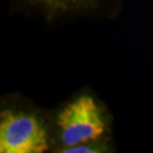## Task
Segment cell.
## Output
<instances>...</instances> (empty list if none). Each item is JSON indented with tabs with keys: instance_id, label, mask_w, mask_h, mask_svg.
<instances>
[{
	"instance_id": "cell-4",
	"label": "cell",
	"mask_w": 153,
	"mask_h": 153,
	"mask_svg": "<svg viewBox=\"0 0 153 153\" xmlns=\"http://www.w3.org/2000/svg\"><path fill=\"white\" fill-rule=\"evenodd\" d=\"M56 1L64 2V3H69V2H76V1H81V0H56Z\"/></svg>"
},
{
	"instance_id": "cell-2",
	"label": "cell",
	"mask_w": 153,
	"mask_h": 153,
	"mask_svg": "<svg viewBox=\"0 0 153 153\" xmlns=\"http://www.w3.org/2000/svg\"><path fill=\"white\" fill-rule=\"evenodd\" d=\"M48 134L35 115L5 111L0 115V152L41 153L48 149Z\"/></svg>"
},
{
	"instance_id": "cell-3",
	"label": "cell",
	"mask_w": 153,
	"mask_h": 153,
	"mask_svg": "<svg viewBox=\"0 0 153 153\" xmlns=\"http://www.w3.org/2000/svg\"><path fill=\"white\" fill-rule=\"evenodd\" d=\"M99 147L94 145H90L88 143H85V144H79L73 146V147L65 148L62 152L67 153H79V152H99Z\"/></svg>"
},
{
	"instance_id": "cell-1",
	"label": "cell",
	"mask_w": 153,
	"mask_h": 153,
	"mask_svg": "<svg viewBox=\"0 0 153 153\" xmlns=\"http://www.w3.org/2000/svg\"><path fill=\"white\" fill-rule=\"evenodd\" d=\"M57 125L66 148L94 142L105 131L102 109L88 96H82L67 105L58 115Z\"/></svg>"
}]
</instances>
